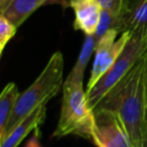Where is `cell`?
<instances>
[{"label":"cell","mask_w":147,"mask_h":147,"mask_svg":"<svg viewBox=\"0 0 147 147\" xmlns=\"http://www.w3.org/2000/svg\"><path fill=\"white\" fill-rule=\"evenodd\" d=\"M57 1L63 5L69 6V0ZM49 2L51 0H10L6 7L0 11V14L5 16L18 28L34 12L36 11V9Z\"/></svg>","instance_id":"9"},{"label":"cell","mask_w":147,"mask_h":147,"mask_svg":"<svg viewBox=\"0 0 147 147\" xmlns=\"http://www.w3.org/2000/svg\"><path fill=\"white\" fill-rule=\"evenodd\" d=\"M147 50V33L133 32L124 50L115 61L109 71L98 81L94 88L87 93V102L94 111L103 97L111 90Z\"/></svg>","instance_id":"4"},{"label":"cell","mask_w":147,"mask_h":147,"mask_svg":"<svg viewBox=\"0 0 147 147\" xmlns=\"http://www.w3.org/2000/svg\"><path fill=\"white\" fill-rule=\"evenodd\" d=\"M24 147H42L40 144V127H37L34 130V134L26 142Z\"/></svg>","instance_id":"16"},{"label":"cell","mask_w":147,"mask_h":147,"mask_svg":"<svg viewBox=\"0 0 147 147\" xmlns=\"http://www.w3.org/2000/svg\"><path fill=\"white\" fill-rule=\"evenodd\" d=\"M102 10H107L111 13L123 17L129 5V0H95Z\"/></svg>","instance_id":"15"},{"label":"cell","mask_w":147,"mask_h":147,"mask_svg":"<svg viewBox=\"0 0 147 147\" xmlns=\"http://www.w3.org/2000/svg\"><path fill=\"white\" fill-rule=\"evenodd\" d=\"M123 33H147V0H129V5L122 19Z\"/></svg>","instance_id":"10"},{"label":"cell","mask_w":147,"mask_h":147,"mask_svg":"<svg viewBox=\"0 0 147 147\" xmlns=\"http://www.w3.org/2000/svg\"><path fill=\"white\" fill-rule=\"evenodd\" d=\"M19 95L20 92L14 82L6 84L0 94V135L4 132Z\"/></svg>","instance_id":"11"},{"label":"cell","mask_w":147,"mask_h":147,"mask_svg":"<svg viewBox=\"0 0 147 147\" xmlns=\"http://www.w3.org/2000/svg\"><path fill=\"white\" fill-rule=\"evenodd\" d=\"M90 141L96 147H134L120 117L104 108L94 109Z\"/></svg>","instance_id":"6"},{"label":"cell","mask_w":147,"mask_h":147,"mask_svg":"<svg viewBox=\"0 0 147 147\" xmlns=\"http://www.w3.org/2000/svg\"><path fill=\"white\" fill-rule=\"evenodd\" d=\"M49 102H43L34 108V111L19 121L7 135L0 141V147H17L28 133L40 127L46 116V105Z\"/></svg>","instance_id":"8"},{"label":"cell","mask_w":147,"mask_h":147,"mask_svg":"<svg viewBox=\"0 0 147 147\" xmlns=\"http://www.w3.org/2000/svg\"><path fill=\"white\" fill-rule=\"evenodd\" d=\"M16 30L17 27L5 16L0 14V55H2L5 46L14 37Z\"/></svg>","instance_id":"14"},{"label":"cell","mask_w":147,"mask_h":147,"mask_svg":"<svg viewBox=\"0 0 147 147\" xmlns=\"http://www.w3.org/2000/svg\"><path fill=\"white\" fill-rule=\"evenodd\" d=\"M131 36L132 32L130 31H126L120 35L119 31L112 29L97 41L94 62L87 84L86 93L90 92L99 80L109 71L124 50Z\"/></svg>","instance_id":"5"},{"label":"cell","mask_w":147,"mask_h":147,"mask_svg":"<svg viewBox=\"0 0 147 147\" xmlns=\"http://www.w3.org/2000/svg\"><path fill=\"white\" fill-rule=\"evenodd\" d=\"M96 108L114 111L121 119L133 146L143 147L146 129L145 53Z\"/></svg>","instance_id":"1"},{"label":"cell","mask_w":147,"mask_h":147,"mask_svg":"<svg viewBox=\"0 0 147 147\" xmlns=\"http://www.w3.org/2000/svg\"><path fill=\"white\" fill-rule=\"evenodd\" d=\"M145 89H146V125H147V50L145 52Z\"/></svg>","instance_id":"17"},{"label":"cell","mask_w":147,"mask_h":147,"mask_svg":"<svg viewBox=\"0 0 147 147\" xmlns=\"http://www.w3.org/2000/svg\"><path fill=\"white\" fill-rule=\"evenodd\" d=\"M122 16H118L115 14L111 13V12L107 11V10H102L101 11V17H100V22H99L98 28L95 33V39L96 42L103 36L105 35L109 30L115 29L119 31L120 35L123 33V29H122Z\"/></svg>","instance_id":"13"},{"label":"cell","mask_w":147,"mask_h":147,"mask_svg":"<svg viewBox=\"0 0 147 147\" xmlns=\"http://www.w3.org/2000/svg\"><path fill=\"white\" fill-rule=\"evenodd\" d=\"M9 1L10 0H0V11H2L6 7V5H7Z\"/></svg>","instance_id":"18"},{"label":"cell","mask_w":147,"mask_h":147,"mask_svg":"<svg viewBox=\"0 0 147 147\" xmlns=\"http://www.w3.org/2000/svg\"><path fill=\"white\" fill-rule=\"evenodd\" d=\"M64 66L65 60L62 52L57 51L51 56L49 62L37 78L26 90L20 93L11 116L8 119L4 132L0 135V141L8 132L26 117L36 107L43 102H49L64 85Z\"/></svg>","instance_id":"2"},{"label":"cell","mask_w":147,"mask_h":147,"mask_svg":"<svg viewBox=\"0 0 147 147\" xmlns=\"http://www.w3.org/2000/svg\"><path fill=\"white\" fill-rule=\"evenodd\" d=\"M69 7L75 12V30H81L85 35H95L102 11L100 5L95 0H69Z\"/></svg>","instance_id":"7"},{"label":"cell","mask_w":147,"mask_h":147,"mask_svg":"<svg viewBox=\"0 0 147 147\" xmlns=\"http://www.w3.org/2000/svg\"><path fill=\"white\" fill-rule=\"evenodd\" d=\"M95 50H96V39H95V36L94 35H86V38H85V41L83 43L82 49L80 51L78 59H77L75 66L68 76L84 79L87 65H88L93 53H95Z\"/></svg>","instance_id":"12"},{"label":"cell","mask_w":147,"mask_h":147,"mask_svg":"<svg viewBox=\"0 0 147 147\" xmlns=\"http://www.w3.org/2000/svg\"><path fill=\"white\" fill-rule=\"evenodd\" d=\"M93 124L94 111L88 106L84 79L67 76L63 85L61 113L53 137L78 135L91 140Z\"/></svg>","instance_id":"3"},{"label":"cell","mask_w":147,"mask_h":147,"mask_svg":"<svg viewBox=\"0 0 147 147\" xmlns=\"http://www.w3.org/2000/svg\"><path fill=\"white\" fill-rule=\"evenodd\" d=\"M143 147H147V125H146V129H145V134H144Z\"/></svg>","instance_id":"19"}]
</instances>
